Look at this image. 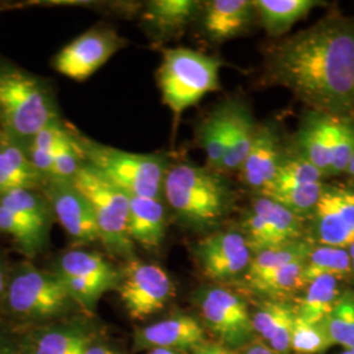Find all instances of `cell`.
<instances>
[{
	"instance_id": "cell-1",
	"label": "cell",
	"mask_w": 354,
	"mask_h": 354,
	"mask_svg": "<svg viewBox=\"0 0 354 354\" xmlns=\"http://www.w3.org/2000/svg\"><path fill=\"white\" fill-rule=\"evenodd\" d=\"M264 77L289 89L310 111L354 120V16L330 11L272 45Z\"/></svg>"
},
{
	"instance_id": "cell-2",
	"label": "cell",
	"mask_w": 354,
	"mask_h": 354,
	"mask_svg": "<svg viewBox=\"0 0 354 354\" xmlns=\"http://www.w3.org/2000/svg\"><path fill=\"white\" fill-rule=\"evenodd\" d=\"M163 200L177 221L196 231L218 227L236 203L227 177L212 168L181 162L165 174Z\"/></svg>"
},
{
	"instance_id": "cell-3",
	"label": "cell",
	"mask_w": 354,
	"mask_h": 354,
	"mask_svg": "<svg viewBox=\"0 0 354 354\" xmlns=\"http://www.w3.org/2000/svg\"><path fill=\"white\" fill-rule=\"evenodd\" d=\"M59 120L55 97L44 80L0 64V129L7 138L26 151L44 127Z\"/></svg>"
},
{
	"instance_id": "cell-4",
	"label": "cell",
	"mask_w": 354,
	"mask_h": 354,
	"mask_svg": "<svg viewBox=\"0 0 354 354\" xmlns=\"http://www.w3.org/2000/svg\"><path fill=\"white\" fill-rule=\"evenodd\" d=\"M84 162L129 197L163 198L165 174L171 165L163 153L118 150L71 131Z\"/></svg>"
},
{
	"instance_id": "cell-5",
	"label": "cell",
	"mask_w": 354,
	"mask_h": 354,
	"mask_svg": "<svg viewBox=\"0 0 354 354\" xmlns=\"http://www.w3.org/2000/svg\"><path fill=\"white\" fill-rule=\"evenodd\" d=\"M221 67L222 62L218 58L201 51L185 48L163 51L158 83L163 102L171 109L176 122L188 108L219 89Z\"/></svg>"
},
{
	"instance_id": "cell-6",
	"label": "cell",
	"mask_w": 354,
	"mask_h": 354,
	"mask_svg": "<svg viewBox=\"0 0 354 354\" xmlns=\"http://www.w3.org/2000/svg\"><path fill=\"white\" fill-rule=\"evenodd\" d=\"M71 183L92 206L99 241L108 252L130 259L134 250V243L127 232L130 197L87 163L79 169Z\"/></svg>"
},
{
	"instance_id": "cell-7",
	"label": "cell",
	"mask_w": 354,
	"mask_h": 354,
	"mask_svg": "<svg viewBox=\"0 0 354 354\" xmlns=\"http://www.w3.org/2000/svg\"><path fill=\"white\" fill-rule=\"evenodd\" d=\"M4 298L12 314L21 317H54L73 302L55 273L29 264H23L10 277Z\"/></svg>"
},
{
	"instance_id": "cell-8",
	"label": "cell",
	"mask_w": 354,
	"mask_h": 354,
	"mask_svg": "<svg viewBox=\"0 0 354 354\" xmlns=\"http://www.w3.org/2000/svg\"><path fill=\"white\" fill-rule=\"evenodd\" d=\"M66 286L73 302L92 311L104 292L117 289L118 272L100 253L74 250L64 252L54 272Z\"/></svg>"
},
{
	"instance_id": "cell-9",
	"label": "cell",
	"mask_w": 354,
	"mask_h": 354,
	"mask_svg": "<svg viewBox=\"0 0 354 354\" xmlns=\"http://www.w3.org/2000/svg\"><path fill=\"white\" fill-rule=\"evenodd\" d=\"M311 244L348 248L354 239V188L326 181L317 206L306 219Z\"/></svg>"
},
{
	"instance_id": "cell-10",
	"label": "cell",
	"mask_w": 354,
	"mask_h": 354,
	"mask_svg": "<svg viewBox=\"0 0 354 354\" xmlns=\"http://www.w3.org/2000/svg\"><path fill=\"white\" fill-rule=\"evenodd\" d=\"M241 232L252 253L260 252L306 239V221L274 200L259 194L244 213Z\"/></svg>"
},
{
	"instance_id": "cell-11",
	"label": "cell",
	"mask_w": 354,
	"mask_h": 354,
	"mask_svg": "<svg viewBox=\"0 0 354 354\" xmlns=\"http://www.w3.org/2000/svg\"><path fill=\"white\" fill-rule=\"evenodd\" d=\"M117 290L130 317L143 320L165 308L174 295V285L163 268L130 260Z\"/></svg>"
},
{
	"instance_id": "cell-12",
	"label": "cell",
	"mask_w": 354,
	"mask_h": 354,
	"mask_svg": "<svg viewBox=\"0 0 354 354\" xmlns=\"http://www.w3.org/2000/svg\"><path fill=\"white\" fill-rule=\"evenodd\" d=\"M196 301L207 327L228 346L238 348L252 339V315L239 295L221 286H206Z\"/></svg>"
},
{
	"instance_id": "cell-13",
	"label": "cell",
	"mask_w": 354,
	"mask_h": 354,
	"mask_svg": "<svg viewBox=\"0 0 354 354\" xmlns=\"http://www.w3.org/2000/svg\"><path fill=\"white\" fill-rule=\"evenodd\" d=\"M124 42L112 28H92L54 57V70L76 82L87 80L122 49Z\"/></svg>"
},
{
	"instance_id": "cell-14",
	"label": "cell",
	"mask_w": 354,
	"mask_h": 354,
	"mask_svg": "<svg viewBox=\"0 0 354 354\" xmlns=\"http://www.w3.org/2000/svg\"><path fill=\"white\" fill-rule=\"evenodd\" d=\"M203 274L213 281H227L245 274L253 253L241 231H215L194 247Z\"/></svg>"
},
{
	"instance_id": "cell-15",
	"label": "cell",
	"mask_w": 354,
	"mask_h": 354,
	"mask_svg": "<svg viewBox=\"0 0 354 354\" xmlns=\"http://www.w3.org/2000/svg\"><path fill=\"white\" fill-rule=\"evenodd\" d=\"M42 193L67 235L76 245L99 241V231L92 206L71 181L49 178Z\"/></svg>"
},
{
	"instance_id": "cell-16",
	"label": "cell",
	"mask_w": 354,
	"mask_h": 354,
	"mask_svg": "<svg viewBox=\"0 0 354 354\" xmlns=\"http://www.w3.org/2000/svg\"><path fill=\"white\" fill-rule=\"evenodd\" d=\"M342 120L310 111L304 114L295 134L292 149L328 178L332 156L340 134Z\"/></svg>"
},
{
	"instance_id": "cell-17",
	"label": "cell",
	"mask_w": 354,
	"mask_h": 354,
	"mask_svg": "<svg viewBox=\"0 0 354 354\" xmlns=\"http://www.w3.org/2000/svg\"><path fill=\"white\" fill-rule=\"evenodd\" d=\"M285 152L276 127L257 125L252 147L239 169L243 184L261 194L273 183Z\"/></svg>"
},
{
	"instance_id": "cell-18",
	"label": "cell",
	"mask_w": 354,
	"mask_h": 354,
	"mask_svg": "<svg viewBox=\"0 0 354 354\" xmlns=\"http://www.w3.org/2000/svg\"><path fill=\"white\" fill-rule=\"evenodd\" d=\"M136 344L142 349H197L205 344V332L194 317L176 315L140 329Z\"/></svg>"
},
{
	"instance_id": "cell-19",
	"label": "cell",
	"mask_w": 354,
	"mask_h": 354,
	"mask_svg": "<svg viewBox=\"0 0 354 354\" xmlns=\"http://www.w3.org/2000/svg\"><path fill=\"white\" fill-rule=\"evenodd\" d=\"M203 28L214 42H225L244 35L256 19L251 0H212L203 3Z\"/></svg>"
},
{
	"instance_id": "cell-20",
	"label": "cell",
	"mask_w": 354,
	"mask_h": 354,
	"mask_svg": "<svg viewBox=\"0 0 354 354\" xmlns=\"http://www.w3.org/2000/svg\"><path fill=\"white\" fill-rule=\"evenodd\" d=\"M227 145L221 163V174L241 169L248 152L252 147L257 124L248 105L239 99L227 100Z\"/></svg>"
},
{
	"instance_id": "cell-21",
	"label": "cell",
	"mask_w": 354,
	"mask_h": 354,
	"mask_svg": "<svg viewBox=\"0 0 354 354\" xmlns=\"http://www.w3.org/2000/svg\"><path fill=\"white\" fill-rule=\"evenodd\" d=\"M167 230V205L163 198L130 197L127 232L133 243L147 250L158 248Z\"/></svg>"
},
{
	"instance_id": "cell-22",
	"label": "cell",
	"mask_w": 354,
	"mask_h": 354,
	"mask_svg": "<svg viewBox=\"0 0 354 354\" xmlns=\"http://www.w3.org/2000/svg\"><path fill=\"white\" fill-rule=\"evenodd\" d=\"M297 317L295 307L283 301H268L252 315V327L274 352L286 354L291 349V335Z\"/></svg>"
},
{
	"instance_id": "cell-23",
	"label": "cell",
	"mask_w": 354,
	"mask_h": 354,
	"mask_svg": "<svg viewBox=\"0 0 354 354\" xmlns=\"http://www.w3.org/2000/svg\"><path fill=\"white\" fill-rule=\"evenodd\" d=\"M46 178L33 167L26 150L0 137V194L13 189H39Z\"/></svg>"
},
{
	"instance_id": "cell-24",
	"label": "cell",
	"mask_w": 354,
	"mask_h": 354,
	"mask_svg": "<svg viewBox=\"0 0 354 354\" xmlns=\"http://www.w3.org/2000/svg\"><path fill=\"white\" fill-rule=\"evenodd\" d=\"M203 6L196 0H152L146 6L143 20L162 37L176 36L201 15Z\"/></svg>"
},
{
	"instance_id": "cell-25",
	"label": "cell",
	"mask_w": 354,
	"mask_h": 354,
	"mask_svg": "<svg viewBox=\"0 0 354 354\" xmlns=\"http://www.w3.org/2000/svg\"><path fill=\"white\" fill-rule=\"evenodd\" d=\"M323 4L317 0H253L256 17L272 37H282L294 24Z\"/></svg>"
},
{
	"instance_id": "cell-26",
	"label": "cell",
	"mask_w": 354,
	"mask_h": 354,
	"mask_svg": "<svg viewBox=\"0 0 354 354\" xmlns=\"http://www.w3.org/2000/svg\"><path fill=\"white\" fill-rule=\"evenodd\" d=\"M339 281L332 276H322L308 282L302 298L294 306L297 317L308 323H322L342 295Z\"/></svg>"
},
{
	"instance_id": "cell-27",
	"label": "cell",
	"mask_w": 354,
	"mask_h": 354,
	"mask_svg": "<svg viewBox=\"0 0 354 354\" xmlns=\"http://www.w3.org/2000/svg\"><path fill=\"white\" fill-rule=\"evenodd\" d=\"M326 180L327 177L315 165H311L302 155L291 149V151L285 152L277 175L273 183L261 193V196L270 197L273 194L297 189L304 185L324 183Z\"/></svg>"
},
{
	"instance_id": "cell-28",
	"label": "cell",
	"mask_w": 354,
	"mask_h": 354,
	"mask_svg": "<svg viewBox=\"0 0 354 354\" xmlns=\"http://www.w3.org/2000/svg\"><path fill=\"white\" fill-rule=\"evenodd\" d=\"M352 273V263L348 248L311 244L304 260V279L307 285L322 276L342 279Z\"/></svg>"
},
{
	"instance_id": "cell-29",
	"label": "cell",
	"mask_w": 354,
	"mask_h": 354,
	"mask_svg": "<svg viewBox=\"0 0 354 354\" xmlns=\"http://www.w3.org/2000/svg\"><path fill=\"white\" fill-rule=\"evenodd\" d=\"M0 205L49 234L53 212L42 192L37 189L10 190L0 194Z\"/></svg>"
},
{
	"instance_id": "cell-30",
	"label": "cell",
	"mask_w": 354,
	"mask_h": 354,
	"mask_svg": "<svg viewBox=\"0 0 354 354\" xmlns=\"http://www.w3.org/2000/svg\"><path fill=\"white\" fill-rule=\"evenodd\" d=\"M304 260L282 266L264 276L248 279L247 283L254 292L281 301V298L289 297L306 288L304 279Z\"/></svg>"
},
{
	"instance_id": "cell-31",
	"label": "cell",
	"mask_w": 354,
	"mask_h": 354,
	"mask_svg": "<svg viewBox=\"0 0 354 354\" xmlns=\"http://www.w3.org/2000/svg\"><path fill=\"white\" fill-rule=\"evenodd\" d=\"M310 247L311 243L302 239L253 253L251 264L245 272V281L264 276L291 263L304 260L308 254Z\"/></svg>"
},
{
	"instance_id": "cell-32",
	"label": "cell",
	"mask_w": 354,
	"mask_h": 354,
	"mask_svg": "<svg viewBox=\"0 0 354 354\" xmlns=\"http://www.w3.org/2000/svg\"><path fill=\"white\" fill-rule=\"evenodd\" d=\"M198 143L206 155L207 167L219 172L227 145V111L225 102L203 120L198 127Z\"/></svg>"
},
{
	"instance_id": "cell-33",
	"label": "cell",
	"mask_w": 354,
	"mask_h": 354,
	"mask_svg": "<svg viewBox=\"0 0 354 354\" xmlns=\"http://www.w3.org/2000/svg\"><path fill=\"white\" fill-rule=\"evenodd\" d=\"M0 232L8 235L26 256L37 254L49 239L48 232L33 226L3 205H0Z\"/></svg>"
},
{
	"instance_id": "cell-34",
	"label": "cell",
	"mask_w": 354,
	"mask_h": 354,
	"mask_svg": "<svg viewBox=\"0 0 354 354\" xmlns=\"http://www.w3.org/2000/svg\"><path fill=\"white\" fill-rule=\"evenodd\" d=\"M332 344L354 348V290L342 292L328 317L322 323Z\"/></svg>"
},
{
	"instance_id": "cell-35",
	"label": "cell",
	"mask_w": 354,
	"mask_h": 354,
	"mask_svg": "<svg viewBox=\"0 0 354 354\" xmlns=\"http://www.w3.org/2000/svg\"><path fill=\"white\" fill-rule=\"evenodd\" d=\"M68 137V127H64L62 121H55L44 127L30 142L26 153L33 167L46 180L50 176L53 156L57 149Z\"/></svg>"
},
{
	"instance_id": "cell-36",
	"label": "cell",
	"mask_w": 354,
	"mask_h": 354,
	"mask_svg": "<svg viewBox=\"0 0 354 354\" xmlns=\"http://www.w3.org/2000/svg\"><path fill=\"white\" fill-rule=\"evenodd\" d=\"M89 342L84 333L73 329H50L37 335L29 354H86Z\"/></svg>"
},
{
	"instance_id": "cell-37",
	"label": "cell",
	"mask_w": 354,
	"mask_h": 354,
	"mask_svg": "<svg viewBox=\"0 0 354 354\" xmlns=\"http://www.w3.org/2000/svg\"><path fill=\"white\" fill-rule=\"evenodd\" d=\"M333 344L320 323H308L299 317H295L291 335V349L298 353H323Z\"/></svg>"
},
{
	"instance_id": "cell-38",
	"label": "cell",
	"mask_w": 354,
	"mask_h": 354,
	"mask_svg": "<svg viewBox=\"0 0 354 354\" xmlns=\"http://www.w3.org/2000/svg\"><path fill=\"white\" fill-rule=\"evenodd\" d=\"M324 183H317V184H310V185H304L297 189L288 190V192H282L273 194L268 198L274 200L279 205L285 206L286 209H289L294 214L302 216L304 221L313 214L317 201L320 198V194L323 192Z\"/></svg>"
},
{
	"instance_id": "cell-39",
	"label": "cell",
	"mask_w": 354,
	"mask_h": 354,
	"mask_svg": "<svg viewBox=\"0 0 354 354\" xmlns=\"http://www.w3.org/2000/svg\"><path fill=\"white\" fill-rule=\"evenodd\" d=\"M86 165L82 153L77 150L73 138L71 130L68 129V137L64 143L57 149L53 156V167L50 176L53 180H66L71 181L79 169ZM48 178V180H49Z\"/></svg>"
},
{
	"instance_id": "cell-40",
	"label": "cell",
	"mask_w": 354,
	"mask_h": 354,
	"mask_svg": "<svg viewBox=\"0 0 354 354\" xmlns=\"http://www.w3.org/2000/svg\"><path fill=\"white\" fill-rule=\"evenodd\" d=\"M196 354H234L227 348L218 344H203L196 349Z\"/></svg>"
},
{
	"instance_id": "cell-41",
	"label": "cell",
	"mask_w": 354,
	"mask_h": 354,
	"mask_svg": "<svg viewBox=\"0 0 354 354\" xmlns=\"http://www.w3.org/2000/svg\"><path fill=\"white\" fill-rule=\"evenodd\" d=\"M8 282H10V276H8L6 264H4V261H3V259H1V256H0V301H1V299L4 298V295H6Z\"/></svg>"
},
{
	"instance_id": "cell-42",
	"label": "cell",
	"mask_w": 354,
	"mask_h": 354,
	"mask_svg": "<svg viewBox=\"0 0 354 354\" xmlns=\"http://www.w3.org/2000/svg\"><path fill=\"white\" fill-rule=\"evenodd\" d=\"M243 354H279L274 352L270 346H268L266 344H253L251 346H248L245 349V352Z\"/></svg>"
},
{
	"instance_id": "cell-43",
	"label": "cell",
	"mask_w": 354,
	"mask_h": 354,
	"mask_svg": "<svg viewBox=\"0 0 354 354\" xmlns=\"http://www.w3.org/2000/svg\"><path fill=\"white\" fill-rule=\"evenodd\" d=\"M86 354H117L112 349L102 346V345H88Z\"/></svg>"
},
{
	"instance_id": "cell-44",
	"label": "cell",
	"mask_w": 354,
	"mask_h": 354,
	"mask_svg": "<svg viewBox=\"0 0 354 354\" xmlns=\"http://www.w3.org/2000/svg\"><path fill=\"white\" fill-rule=\"evenodd\" d=\"M344 175H346V177L349 178V185L354 188V151L353 155H352V158H351V160H349V165L346 167V171H345V174H344Z\"/></svg>"
},
{
	"instance_id": "cell-45",
	"label": "cell",
	"mask_w": 354,
	"mask_h": 354,
	"mask_svg": "<svg viewBox=\"0 0 354 354\" xmlns=\"http://www.w3.org/2000/svg\"><path fill=\"white\" fill-rule=\"evenodd\" d=\"M348 251H349V256H351V263H352V273H354V239L349 247H348Z\"/></svg>"
},
{
	"instance_id": "cell-46",
	"label": "cell",
	"mask_w": 354,
	"mask_h": 354,
	"mask_svg": "<svg viewBox=\"0 0 354 354\" xmlns=\"http://www.w3.org/2000/svg\"><path fill=\"white\" fill-rule=\"evenodd\" d=\"M149 354H177L176 351H169V349H152Z\"/></svg>"
},
{
	"instance_id": "cell-47",
	"label": "cell",
	"mask_w": 354,
	"mask_h": 354,
	"mask_svg": "<svg viewBox=\"0 0 354 354\" xmlns=\"http://www.w3.org/2000/svg\"><path fill=\"white\" fill-rule=\"evenodd\" d=\"M0 354H17L13 349L6 346V345H0Z\"/></svg>"
},
{
	"instance_id": "cell-48",
	"label": "cell",
	"mask_w": 354,
	"mask_h": 354,
	"mask_svg": "<svg viewBox=\"0 0 354 354\" xmlns=\"http://www.w3.org/2000/svg\"><path fill=\"white\" fill-rule=\"evenodd\" d=\"M342 354H354V348L353 349H344Z\"/></svg>"
},
{
	"instance_id": "cell-49",
	"label": "cell",
	"mask_w": 354,
	"mask_h": 354,
	"mask_svg": "<svg viewBox=\"0 0 354 354\" xmlns=\"http://www.w3.org/2000/svg\"><path fill=\"white\" fill-rule=\"evenodd\" d=\"M1 136H3V131H1V129H0V137H1Z\"/></svg>"
}]
</instances>
